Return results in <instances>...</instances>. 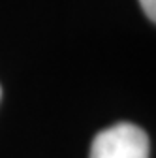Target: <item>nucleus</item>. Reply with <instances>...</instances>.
Here are the masks:
<instances>
[{
	"mask_svg": "<svg viewBox=\"0 0 156 158\" xmlns=\"http://www.w3.org/2000/svg\"><path fill=\"white\" fill-rule=\"evenodd\" d=\"M0 96H2V89H0Z\"/></svg>",
	"mask_w": 156,
	"mask_h": 158,
	"instance_id": "7ed1b4c3",
	"label": "nucleus"
},
{
	"mask_svg": "<svg viewBox=\"0 0 156 158\" xmlns=\"http://www.w3.org/2000/svg\"><path fill=\"white\" fill-rule=\"evenodd\" d=\"M139 4L150 21H156V0H139Z\"/></svg>",
	"mask_w": 156,
	"mask_h": 158,
	"instance_id": "f03ea898",
	"label": "nucleus"
},
{
	"mask_svg": "<svg viewBox=\"0 0 156 158\" xmlns=\"http://www.w3.org/2000/svg\"><path fill=\"white\" fill-rule=\"evenodd\" d=\"M149 135L132 123H119L96 134L88 158H149Z\"/></svg>",
	"mask_w": 156,
	"mask_h": 158,
	"instance_id": "f257e3e1",
	"label": "nucleus"
}]
</instances>
